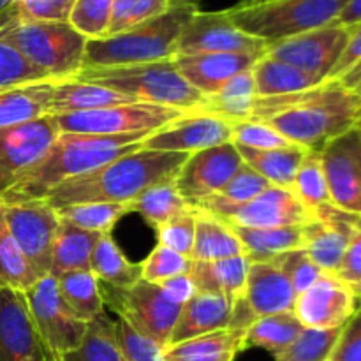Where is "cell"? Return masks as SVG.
<instances>
[{
	"label": "cell",
	"mask_w": 361,
	"mask_h": 361,
	"mask_svg": "<svg viewBox=\"0 0 361 361\" xmlns=\"http://www.w3.org/2000/svg\"><path fill=\"white\" fill-rule=\"evenodd\" d=\"M361 118V97L338 81L279 97H257L250 120L267 122L289 143L321 152L330 141L355 129Z\"/></svg>",
	"instance_id": "6da1fadb"
},
{
	"label": "cell",
	"mask_w": 361,
	"mask_h": 361,
	"mask_svg": "<svg viewBox=\"0 0 361 361\" xmlns=\"http://www.w3.org/2000/svg\"><path fill=\"white\" fill-rule=\"evenodd\" d=\"M148 133L102 136L60 133L44 157L0 196V204L44 200L63 182L143 148Z\"/></svg>",
	"instance_id": "7a4b0ae2"
},
{
	"label": "cell",
	"mask_w": 361,
	"mask_h": 361,
	"mask_svg": "<svg viewBox=\"0 0 361 361\" xmlns=\"http://www.w3.org/2000/svg\"><path fill=\"white\" fill-rule=\"evenodd\" d=\"M187 154L137 150L71 178L44 197L55 210L80 203H129L145 189L176 178Z\"/></svg>",
	"instance_id": "3957f363"
},
{
	"label": "cell",
	"mask_w": 361,
	"mask_h": 361,
	"mask_svg": "<svg viewBox=\"0 0 361 361\" xmlns=\"http://www.w3.org/2000/svg\"><path fill=\"white\" fill-rule=\"evenodd\" d=\"M197 7H169L126 32L90 39L85 49L83 67H118L175 59L183 28Z\"/></svg>",
	"instance_id": "277c9868"
},
{
	"label": "cell",
	"mask_w": 361,
	"mask_h": 361,
	"mask_svg": "<svg viewBox=\"0 0 361 361\" xmlns=\"http://www.w3.org/2000/svg\"><path fill=\"white\" fill-rule=\"evenodd\" d=\"M0 39L51 80H73L83 69L88 39L69 21L18 20L13 6L0 14Z\"/></svg>",
	"instance_id": "5b68a950"
},
{
	"label": "cell",
	"mask_w": 361,
	"mask_h": 361,
	"mask_svg": "<svg viewBox=\"0 0 361 361\" xmlns=\"http://www.w3.org/2000/svg\"><path fill=\"white\" fill-rule=\"evenodd\" d=\"M74 80L111 88L134 102L192 111L203 95L190 87L171 60L118 67H83Z\"/></svg>",
	"instance_id": "8992f818"
},
{
	"label": "cell",
	"mask_w": 361,
	"mask_h": 361,
	"mask_svg": "<svg viewBox=\"0 0 361 361\" xmlns=\"http://www.w3.org/2000/svg\"><path fill=\"white\" fill-rule=\"evenodd\" d=\"M349 0H249L228 9L233 23L264 42L337 23Z\"/></svg>",
	"instance_id": "52a82bcc"
},
{
	"label": "cell",
	"mask_w": 361,
	"mask_h": 361,
	"mask_svg": "<svg viewBox=\"0 0 361 361\" xmlns=\"http://www.w3.org/2000/svg\"><path fill=\"white\" fill-rule=\"evenodd\" d=\"M101 293L104 305L116 316L162 349L168 348L182 307L169 302L161 286L140 279L130 288L122 289L101 284Z\"/></svg>",
	"instance_id": "ba28073f"
},
{
	"label": "cell",
	"mask_w": 361,
	"mask_h": 361,
	"mask_svg": "<svg viewBox=\"0 0 361 361\" xmlns=\"http://www.w3.org/2000/svg\"><path fill=\"white\" fill-rule=\"evenodd\" d=\"M37 337L48 358L60 360L83 341L88 324L78 319L60 296L53 275H44L23 293Z\"/></svg>",
	"instance_id": "9c48e42d"
},
{
	"label": "cell",
	"mask_w": 361,
	"mask_h": 361,
	"mask_svg": "<svg viewBox=\"0 0 361 361\" xmlns=\"http://www.w3.org/2000/svg\"><path fill=\"white\" fill-rule=\"evenodd\" d=\"M185 115L187 111L183 109L169 108V106L127 102V104L109 106L92 111L59 115L55 116V120L60 133L120 136V134L137 133L152 134Z\"/></svg>",
	"instance_id": "30bf717a"
},
{
	"label": "cell",
	"mask_w": 361,
	"mask_h": 361,
	"mask_svg": "<svg viewBox=\"0 0 361 361\" xmlns=\"http://www.w3.org/2000/svg\"><path fill=\"white\" fill-rule=\"evenodd\" d=\"M197 208L215 215L226 224L243 226V228L303 226L312 219V210H309L291 189H281L274 185L247 203L229 204L210 197Z\"/></svg>",
	"instance_id": "8fae6325"
},
{
	"label": "cell",
	"mask_w": 361,
	"mask_h": 361,
	"mask_svg": "<svg viewBox=\"0 0 361 361\" xmlns=\"http://www.w3.org/2000/svg\"><path fill=\"white\" fill-rule=\"evenodd\" d=\"M296 293L271 261L250 263L245 289L231 310V330L245 331L256 319L293 310Z\"/></svg>",
	"instance_id": "7c38bea8"
},
{
	"label": "cell",
	"mask_w": 361,
	"mask_h": 361,
	"mask_svg": "<svg viewBox=\"0 0 361 361\" xmlns=\"http://www.w3.org/2000/svg\"><path fill=\"white\" fill-rule=\"evenodd\" d=\"M4 215L18 247L37 277L49 275L51 250L60 217L44 200L2 204Z\"/></svg>",
	"instance_id": "4fadbf2b"
},
{
	"label": "cell",
	"mask_w": 361,
	"mask_h": 361,
	"mask_svg": "<svg viewBox=\"0 0 361 361\" xmlns=\"http://www.w3.org/2000/svg\"><path fill=\"white\" fill-rule=\"evenodd\" d=\"M348 41L349 28L331 23L317 30L268 42L264 55L328 80Z\"/></svg>",
	"instance_id": "5bb4252c"
},
{
	"label": "cell",
	"mask_w": 361,
	"mask_h": 361,
	"mask_svg": "<svg viewBox=\"0 0 361 361\" xmlns=\"http://www.w3.org/2000/svg\"><path fill=\"white\" fill-rule=\"evenodd\" d=\"M59 134L51 115L0 129V196L44 157Z\"/></svg>",
	"instance_id": "9a60e30c"
},
{
	"label": "cell",
	"mask_w": 361,
	"mask_h": 361,
	"mask_svg": "<svg viewBox=\"0 0 361 361\" xmlns=\"http://www.w3.org/2000/svg\"><path fill=\"white\" fill-rule=\"evenodd\" d=\"M243 166L235 143L219 145L190 154L176 175L175 183L192 208L217 196Z\"/></svg>",
	"instance_id": "2e32d148"
},
{
	"label": "cell",
	"mask_w": 361,
	"mask_h": 361,
	"mask_svg": "<svg viewBox=\"0 0 361 361\" xmlns=\"http://www.w3.org/2000/svg\"><path fill=\"white\" fill-rule=\"evenodd\" d=\"M268 42L249 35L236 27L228 11L215 13H194L183 28L176 55L196 53H254L264 55Z\"/></svg>",
	"instance_id": "e0dca14e"
},
{
	"label": "cell",
	"mask_w": 361,
	"mask_h": 361,
	"mask_svg": "<svg viewBox=\"0 0 361 361\" xmlns=\"http://www.w3.org/2000/svg\"><path fill=\"white\" fill-rule=\"evenodd\" d=\"M330 203L353 215H361V136L358 130L335 137L321 150Z\"/></svg>",
	"instance_id": "ac0fdd59"
},
{
	"label": "cell",
	"mask_w": 361,
	"mask_h": 361,
	"mask_svg": "<svg viewBox=\"0 0 361 361\" xmlns=\"http://www.w3.org/2000/svg\"><path fill=\"white\" fill-rule=\"evenodd\" d=\"M358 217L326 203L312 210V219L303 224V250L324 274L338 271Z\"/></svg>",
	"instance_id": "d6986e66"
},
{
	"label": "cell",
	"mask_w": 361,
	"mask_h": 361,
	"mask_svg": "<svg viewBox=\"0 0 361 361\" xmlns=\"http://www.w3.org/2000/svg\"><path fill=\"white\" fill-rule=\"evenodd\" d=\"M356 305L358 300L351 289L337 275L324 274L316 284L296 296L293 312L305 328L337 330L348 323Z\"/></svg>",
	"instance_id": "ffe728a7"
},
{
	"label": "cell",
	"mask_w": 361,
	"mask_h": 361,
	"mask_svg": "<svg viewBox=\"0 0 361 361\" xmlns=\"http://www.w3.org/2000/svg\"><path fill=\"white\" fill-rule=\"evenodd\" d=\"M233 126L228 120L212 115L187 113L176 122L152 133L143 141V150L176 152V154H197L207 148L229 143Z\"/></svg>",
	"instance_id": "44dd1931"
},
{
	"label": "cell",
	"mask_w": 361,
	"mask_h": 361,
	"mask_svg": "<svg viewBox=\"0 0 361 361\" xmlns=\"http://www.w3.org/2000/svg\"><path fill=\"white\" fill-rule=\"evenodd\" d=\"M27 300L21 291L0 288V361H44Z\"/></svg>",
	"instance_id": "7402d4cb"
},
{
	"label": "cell",
	"mask_w": 361,
	"mask_h": 361,
	"mask_svg": "<svg viewBox=\"0 0 361 361\" xmlns=\"http://www.w3.org/2000/svg\"><path fill=\"white\" fill-rule=\"evenodd\" d=\"M263 55L254 53H196L173 59L183 80L203 97L215 95L233 76L252 69Z\"/></svg>",
	"instance_id": "603a6c76"
},
{
	"label": "cell",
	"mask_w": 361,
	"mask_h": 361,
	"mask_svg": "<svg viewBox=\"0 0 361 361\" xmlns=\"http://www.w3.org/2000/svg\"><path fill=\"white\" fill-rule=\"evenodd\" d=\"M231 303L219 295L196 293L180 310L169 345L226 330L231 323Z\"/></svg>",
	"instance_id": "cb8c5ba5"
},
{
	"label": "cell",
	"mask_w": 361,
	"mask_h": 361,
	"mask_svg": "<svg viewBox=\"0 0 361 361\" xmlns=\"http://www.w3.org/2000/svg\"><path fill=\"white\" fill-rule=\"evenodd\" d=\"M249 267L250 261L242 254L217 261H192L189 275L197 293L224 296L233 307L245 289Z\"/></svg>",
	"instance_id": "d4e9b609"
},
{
	"label": "cell",
	"mask_w": 361,
	"mask_h": 361,
	"mask_svg": "<svg viewBox=\"0 0 361 361\" xmlns=\"http://www.w3.org/2000/svg\"><path fill=\"white\" fill-rule=\"evenodd\" d=\"M134 102L133 99L101 87L95 83H87L80 80H63L53 83L51 101H49L48 115H69V113L92 111V109L109 108V106Z\"/></svg>",
	"instance_id": "484cf974"
},
{
	"label": "cell",
	"mask_w": 361,
	"mask_h": 361,
	"mask_svg": "<svg viewBox=\"0 0 361 361\" xmlns=\"http://www.w3.org/2000/svg\"><path fill=\"white\" fill-rule=\"evenodd\" d=\"M256 99L252 69H247L233 76L215 95L201 99L200 104L189 113L212 115L231 123L242 122V120H250Z\"/></svg>",
	"instance_id": "4316f807"
},
{
	"label": "cell",
	"mask_w": 361,
	"mask_h": 361,
	"mask_svg": "<svg viewBox=\"0 0 361 361\" xmlns=\"http://www.w3.org/2000/svg\"><path fill=\"white\" fill-rule=\"evenodd\" d=\"M252 74L257 97L300 94V92L312 90L326 81L321 76L310 74L267 55H263L254 63Z\"/></svg>",
	"instance_id": "83f0119b"
},
{
	"label": "cell",
	"mask_w": 361,
	"mask_h": 361,
	"mask_svg": "<svg viewBox=\"0 0 361 361\" xmlns=\"http://www.w3.org/2000/svg\"><path fill=\"white\" fill-rule=\"evenodd\" d=\"M55 81L20 85L0 90V129L42 118L49 111Z\"/></svg>",
	"instance_id": "f1b7e54d"
},
{
	"label": "cell",
	"mask_w": 361,
	"mask_h": 361,
	"mask_svg": "<svg viewBox=\"0 0 361 361\" xmlns=\"http://www.w3.org/2000/svg\"><path fill=\"white\" fill-rule=\"evenodd\" d=\"M250 263H267L289 250L303 249V226L243 228L231 226Z\"/></svg>",
	"instance_id": "f546056e"
},
{
	"label": "cell",
	"mask_w": 361,
	"mask_h": 361,
	"mask_svg": "<svg viewBox=\"0 0 361 361\" xmlns=\"http://www.w3.org/2000/svg\"><path fill=\"white\" fill-rule=\"evenodd\" d=\"M243 334L226 328L171 344L164 349V361H235L243 351Z\"/></svg>",
	"instance_id": "4dcf8cb0"
},
{
	"label": "cell",
	"mask_w": 361,
	"mask_h": 361,
	"mask_svg": "<svg viewBox=\"0 0 361 361\" xmlns=\"http://www.w3.org/2000/svg\"><path fill=\"white\" fill-rule=\"evenodd\" d=\"M99 233L85 231L69 222L60 221L51 250V270L49 275L60 277L69 271L90 270L92 252L97 245Z\"/></svg>",
	"instance_id": "1f68e13d"
},
{
	"label": "cell",
	"mask_w": 361,
	"mask_h": 361,
	"mask_svg": "<svg viewBox=\"0 0 361 361\" xmlns=\"http://www.w3.org/2000/svg\"><path fill=\"white\" fill-rule=\"evenodd\" d=\"M235 147L243 164L259 173L270 185L281 187V189H291L300 162L307 152L298 145L271 148V150H256V148L242 147V145H235Z\"/></svg>",
	"instance_id": "d6a6232c"
},
{
	"label": "cell",
	"mask_w": 361,
	"mask_h": 361,
	"mask_svg": "<svg viewBox=\"0 0 361 361\" xmlns=\"http://www.w3.org/2000/svg\"><path fill=\"white\" fill-rule=\"evenodd\" d=\"M243 247L231 226L208 212L196 208V236L190 259L217 261L224 257L242 256Z\"/></svg>",
	"instance_id": "836d02e7"
},
{
	"label": "cell",
	"mask_w": 361,
	"mask_h": 361,
	"mask_svg": "<svg viewBox=\"0 0 361 361\" xmlns=\"http://www.w3.org/2000/svg\"><path fill=\"white\" fill-rule=\"evenodd\" d=\"M60 296L74 316L83 323H92L104 316L106 305L101 293V282L90 270L69 271L56 277Z\"/></svg>",
	"instance_id": "e575fe53"
},
{
	"label": "cell",
	"mask_w": 361,
	"mask_h": 361,
	"mask_svg": "<svg viewBox=\"0 0 361 361\" xmlns=\"http://www.w3.org/2000/svg\"><path fill=\"white\" fill-rule=\"evenodd\" d=\"M303 328L293 310L259 317L243 334V349L259 348L279 356L295 342Z\"/></svg>",
	"instance_id": "d590c367"
},
{
	"label": "cell",
	"mask_w": 361,
	"mask_h": 361,
	"mask_svg": "<svg viewBox=\"0 0 361 361\" xmlns=\"http://www.w3.org/2000/svg\"><path fill=\"white\" fill-rule=\"evenodd\" d=\"M90 271L101 284L111 288H130L141 279V264L130 263L120 250L111 233L99 236L97 245L92 252Z\"/></svg>",
	"instance_id": "8d00e7d4"
},
{
	"label": "cell",
	"mask_w": 361,
	"mask_h": 361,
	"mask_svg": "<svg viewBox=\"0 0 361 361\" xmlns=\"http://www.w3.org/2000/svg\"><path fill=\"white\" fill-rule=\"evenodd\" d=\"M190 207L176 187L175 178L162 180L155 185L148 187L137 197L129 201V210L140 214L148 224L162 226L169 219L187 212Z\"/></svg>",
	"instance_id": "74e56055"
},
{
	"label": "cell",
	"mask_w": 361,
	"mask_h": 361,
	"mask_svg": "<svg viewBox=\"0 0 361 361\" xmlns=\"http://www.w3.org/2000/svg\"><path fill=\"white\" fill-rule=\"evenodd\" d=\"M39 281L30 263L18 247L0 204V288L16 289L25 293Z\"/></svg>",
	"instance_id": "f35d334b"
},
{
	"label": "cell",
	"mask_w": 361,
	"mask_h": 361,
	"mask_svg": "<svg viewBox=\"0 0 361 361\" xmlns=\"http://www.w3.org/2000/svg\"><path fill=\"white\" fill-rule=\"evenodd\" d=\"M59 361H126L116 344L113 319L104 314L88 323L81 344Z\"/></svg>",
	"instance_id": "ab89813d"
},
{
	"label": "cell",
	"mask_w": 361,
	"mask_h": 361,
	"mask_svg": "<svg viewBox=\"0 0 361 361\" xmlns=\"http://www.w3.org/2000/svg\"><path fill=\"white\" fill-rule=\"evenodd\" d=\"M129 203H80L56 210L60 221L69 222L85 231L111 233L116 222L129 214Z\"/></svg>",
	"instance_id": "60d3db41"
},
{
	"label": "cell",
	"mask_w": 361,
	"mask_h": 361,
	"mask_svg": "<svg viewBox=\"0 0 361 361\" xmlns=\"http://www.w3.org/2000/svg\"><path fill=\"white\" fill-rule=\"evenodd\" d=\"M291 190L309 210L330 203L326 175H324L321 152L307 150L298 166Z\"/></svg>",
	"instance_id": "b9f144b4"
},
{
	"label": "cell",
	"mask_w": 361,
	"mask_h": 361,
	"mask_svg": "<svg viewBox=\"0 0 361 361\" xmlns=\"http://www.w3.org/2000/svg\"><path fill=\"white\" fill-rule=\"evenodd\" d=\"M342 328L337 330H312L303 328L302 334L275 361H330Z\"/></svg>",
	"instance_id": "7bdbcfd3"
},
{
	"label": "cell",
	"mask_w": 361,
	"mask_h": 361,
	"mask_svg": "<svg viewBox=\"0 0 361 361\" xmlns=\"http://www.w3.org/2000/svg\"><path fill=\"white\" fill-rule=\"evenodd\" d=\"M41 81H55L28 62L13 44L0 39V90Z\"/></svg>",
	"instance_id": "ee69618b"
},
{
	"label": "cell",
	"mask_w": 361,
	"mask_h": 361,
	"mask_svg": "<svg viewBox=\"0 0 361 361\" xmlns=\"http://www.w3.org/2000/svg\"><path fill=\"white\" fill-rule=\"evenodd\" d=\"M169 9L168 0H113L108 35L120 34Z\"/></svg>",
	"instance_id": "f6af8a7d"
},
{
	"label": "cell",
	"mask_w": 361,
	"mask_h": 361,
	"mask_svg": "<svg viewBox=\"0 0 361 361\" xmlns=\"http://www.w3.org/2000/svg\"><path fill=\"white\" fill-rule=\"evenodd\" d=\"M111 9L113 0H76L69 23L88 41L102 39L108 35Z\"/></svg>",
	"instance_id": "bcb514c9"
},
{
	"label": "cell",
	"mask_w": 361,
	"mask_h": 361,
	"mask_svg": "<svg viewBox=\"0 0 361 361\" xmlns=\"http://www.w3.org/2000/svg\"><path fill=\"white\" fill-rule=\"evenodd\" d=\"M190 264H192L190 257L169 247L157 245L141 263V279L152 284H161L162 281H168L176 275L189 274Z\"/></svg>",
	"instance_id": "7dc6e473"
},
{
	"label": "cell",
	"mask_w": 361,
	"mask_h": 361,
	"mask_svg": "<svg viewBox=\"0 0 361 361\" xmlns=\"http://www.w3.org/2000/svg\"><path fill=\"white\" fill-rule=\"evenodd\" d=\"M115 338L126 361H164V349L134 330L126 319H113Z\"/></svg>",
	"instance_id": "c3c4849f"
},
{
	"label": "cell",
	"mask_w": 361,
	"mask_h": 361,
	"mask_svg": "<svg viewBox=\"0 0 361 361\" xmlns=\"http://www.w3.org/2000/svg\"><path fill=\"white\" fill-rule=\"evenodd\" d=\"M271 263L288 277L293 289H295L296 296L300 293L307 291L310 286L316 284L324 275V271L307 256V252L303 249L289 250V252L281 254L275 259H271Z\"/></svg>",
	"instance_id": "681fc988"
},
{
	"label": "cell",
	"mask_w": 361,
	"mask_h": 361,
	"mask_svg": "<svg viewBox=\"0 0 361 361\" xmlns=\"http://www.w3.org/2000/svg\"><path fill=\"white\" fill-rule=\"evenodd\" d=\"M194 236H196V208H189L157 228L159 245L169 247L187 257L192 256Z\"/></svg>",
	"instance_id": "f907efd6"
},
{
	"label": "cell",
	"mask_w": 361,
	"mask_h": 361,
	"mask_svg": "<svg viewBox=\"0 0 361 361\" xmlns=\"http://www.w3.org/2000/svg\"><path fill=\"white\" fill-rule=\"evenodd\" d=\"M233 137L235 145L256 148V150H271V148L289 147L288 140L279 130H275L270 123L257 122V120H242L233 122Z\"/></svg>",
	"instance_id": "816d5d0a"
},
{
	"label": "cell",
	"mask_w": 361,
	"mask_h": 361,
	"mask_svg": "<svg viewBox=\"0 0 361 361\" xmlns=\"http://www.w3.org/2000/svg\"><path fill=\"white\" fill-rule=\"evenodd\" d=\"M268 187L271 185L259 175V173H256L252 168L243 164L242 168L236 171V175L229 180L228 185L214 197L229 204H242L254 200L256 196H259V194L263 192V190H267Z\"/></svg>",
	"instance_id": "f5cc1de1"
},
{
	"label": "cell",
	"mask_w": 361,
	"mask_h": 361,
	"mask_svg": "<svg viewBox=\"0 0 361 361\" xmlns=\"http://www.w3.org/2000/svg\"><path fill=\"white\" fill-rule=\"evenodd\" d=\"M76 0H16L13 11L25 21H69Z\"/></svg>",
	"instance_id": "db71d44e"
},
{
	"label": "cell",
	"mask_w": 361,
	"mask_h": 361,
	"mask_svg": "<svg viewBox=\"0 0 361 361\" xmlns=\"http://www.w3.org/2000/svg\"><path fill=\"white\" fill-rule=\"evenodd\" d=\"M338 279L351 289L356 300H361V215L356 219L351 240L337 274Z\"/></svg>",
	"instance_id": "11a10c76"
},
{
	"label": "cell",
	"mask_w": 361,
	"mask_h": 361,
	"mask_svg": "<svg viewBox=\"0 0 361 361\" xmlns=\"http://www.w3.org/2000/svg\"><path fill=\"white\" fill-rule=\"evenodd\" d=\"M330 361H361V300L348 323L342 326Z\"/></svg>",
	"instance_id": "9f6ffc18"
},
{
	"label": "cell",
	"mask_w": 361,
	"mask_h": 361,
	"mask_svg": "<svg viewBox=\"0 0 361 361\" xmlns=\"http://www.w3.org/2000/svg\"><path fill=\"white\" fill-rule=\"evenodd\" d=\"M361 60V23L349 27V41L345 44L344 53L341 55L338 62L331 69L330 76L326 81H337L338 78L344 76L353 66H356Z\"/></svg>",
	"instance_id": "6f0895ef"
},
{
	"label": "cell",
	"mask_w": 361,
	"mask_h": 361,
	"mask_svg": "<svg viewBox=\"0 0 361 361\" xmlns=\"http://www.w3.org/2000/svg\"><path fill=\"white\" fill-rule=\"evenodd\" d=\"M159 286H161V289L164 291L166 298L180 307L185 305V303L197 293L196 286H194L189 274L176 275V277L168 279V281H162Z\"/></svg>",
	"instance_id": "680465c9"
},
{
	"label": "cell",
	"mask_w": 361,
	"mask_h": 361,
	"mask_svg": "<svg viewBox=\"0 0 361 361\" xmlns=\"http://www.w3.org/2000/svg\"><path fill=\"white\" fill-rule=\"evenodd\" d=\"M337 23L348 28L361 23V0H349L345 9L342 11V14L338 16Z\"/></svg>",
	"instance_id": "91938a15"
},
{
	"label": "cell",
	"mask_w": 361,
	"mask_h": 361,
	"mask_svg": "<svg viewBox=\"0 0 361 361\" xmlns=\"http://www.w3.org/2000/svg\"><path fill=\"white\" fill-rule=\"evenodd\" d=\"M338 83L345 88V90L353 92V94L361 97V60L356 66H353L348 73L342 78H338Z\"/></svg>",
	"instance_id": "94428289"
},
{
	"label": "cell",
	"mask_w": 361,
	"mask_h": 361,
	"mask_svg": "<svg viewBox=\"0 0 361 361\" xmlns=\"http://www.w3.org/2000/svg\"><path fill=\"white\" fill-rule=\"evenodd\" d=\"M201 0H168L169 7H197Z\"/></svg>",
	"instance_id": "6125c7cd"
},
{
	"label": "cell",
	"mask_w": 361,
	"mask_h": 361,
	"mask_svg": "<svg viewBox=\"0 0 361 361\" xmlns=\"http://www.w3.org/2000/svg\"><path fill=\"white\" fill-rule=\"evenodd\" d=\"M14 2H16V0H0V14H2L4 11L9 9Z\"/></svg>",
	"instance_id": "be15d7a7"
},
{
	"label": "cell",
	"mask_w": 361,
	"mask_h": 361,
	"mask_svg": "<svg viewBox=\"0 0 361 361\" xmlns=\"http://www.w3.org/2000/svg\"><path fill=\"white\" fill-rule=\"evenodd\" d=\"M355 129L358 130V134H360V136H361V118L358 120V123H356V126H355Z\"/></svg>",
	"instance_id": "e7e4bbea"
},
{
	"label": "cell",
	"mask_w": 361,
	"mask_h": 361,
	"mask_svg": "<svg viewBox=\"0 0 361 361\" xmlns=\"http://www.w3.org/2000/svg\"><path fill=\"white\" fill-rule=\"evenodd\" d=\"M44 361H59V360H51V358H46Z\"/></svg>",
	"instance_id": "03108f58"
},
{
	"label": "cell",
	"mask_w": 361,
	"mask_h": 361,
	"mask_svg": "<svg viewBox=\"0 0 361 361\" xmlns=\"http://www.w3.org/2000/svg\"><path fill=\"white\" fill-rule=\"evenodd\" d=\"M257 2H270V0H257Z\"/></svg>",
	"instance_id": "003e7915"
}]
</instances>
